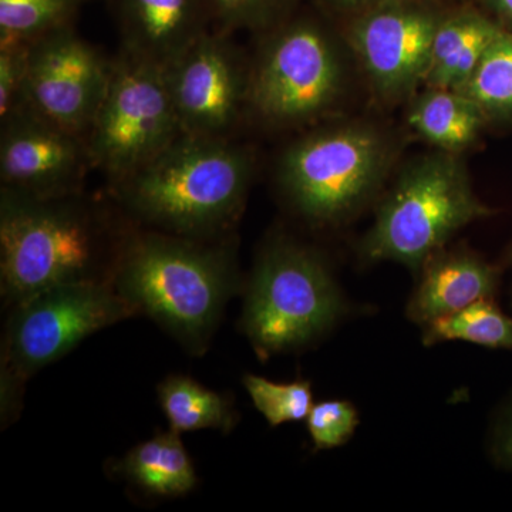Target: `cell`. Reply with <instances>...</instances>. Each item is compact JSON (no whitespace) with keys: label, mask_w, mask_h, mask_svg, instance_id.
<instances>
[{"label":"cell","mask_w":512,"mask_h":512,"mask_svg":"<svg viewBox=\"0 0 512 512\" xmlns=\"http://www.w3.org/2000/svg\"><path fill=\"white\" fill-rule=\"evenodd\" d=\"M252 171L248 148L229 138L183 134L117 188L141 221L167 234L200 239L237 220Z\"/></svg>","instance_id":"cell-1"},{"label":"cell","mask_w":512,"mask_h":512,"mask_svg":"<svg viewBox=\"0 0 512 512\" xmlns=\"http://www.w3.org/2000/svg\"><path fill=\"white\" fill-rule=\"evenodd\" d=\"M234 282L227 252L197 238L157 231L138 235L124 247L114 288L137 312L148 313L188 348L201 352Z\"/></svg>","instance_id":"cell-2"},{"label":"cell","mask_w":512,"mask_h":512,"mask_svg":"<svg viewBox=\"0 0 512 512\" xmlns=\"http://www.w3.org/2000/svg\"><path fill=\"white\" fill-rule=\"evenodd\" d=\"M74 197L35 198L2 188V289L15 305L55 286L96 281L101 231Z\"/></svg>","instance_id":"cell-3"},{"label":"cell","mask_w":512,"mask_h":512,"mask_svg":"<svg viewBox=\"0 0 512 512\" xmlns=\"http://www.w3.org/2000/svg\"><path fill=\"white\" fill-rule=\"evenodd\" d=\"M490 214L474 194L463 163L448 151L430 154L397 178L363 241V255L420 271L461 228Z\"/></svg>","instance_id":"cell-4"},{"label":"cell","mask_w":512,"mask_h":512,"mask_svg":"<svg viewBox=\"0 0 512 512\" xmlns=\"http://www.w3.org/2000/svg\"><path fill=\"white\" fill-rule=\"evenodd\" d=\"M343 301L328 268L292 239H272L259 255L245 303L244 328L269 356L298 348L326 332Z\"/></svg>","instance_id":"cell-5"},{"label":"cell","mask_w":512,"mask_h":512,"mask_svg":"<svg viewBox=\"0 0 512 512\" xmlns=\"http://www.w3.org/2000/svg\"><path fill=\"white\" fill-rule=\"evenodd\" d=\"M389 157V144L375 128H322L286 148L279 184L299 214L328 224L348 217L376 191Z\"/></svg>","instance_id":"cell-6"},{"label":"cell","mask_w":512,"mask_h":512,"mask_svg":"<svg viewBox=\"0 0 512 512\" xmlns=\"http://www.w3.org/2000/svg\"><path fill=\"white\" fill-rule=\"evenodd\" d=\"M181 136L165 67L123 50L86 134L93 167L119 184Z\"/></svg>","instance_id":"cell-7"},{"label":"cell","mask_w":512,"mask_h":512,"mask_svg":"<svg viewBox=\"0 0 512 512\" xmlns=\"http://www.w3.org/2000/svg\"><path fill=\"white\" fill-rule=\"evenodd\" d=\"M266 33L249 69L248 109L279 126L325 113L343 83L342 60L328 30L315 19L288 18Z\"/></svg>","instance_id":"cell-8"},{"label":"cell","mask_w":512,"mask_h":512,"mask_svg":"<svg viewBox=\"0 0 512 512\" xmlns=\"http://www.w3.org/2000/svg\"><path fill=\"white\" fill-rule=\"evenodd\" d=\"M137 313L117 292L99 281L73 282L36 293L16 305L6 336L10 375L25 379L76 348L97 330Z\"/></svg>","instance_id":"cell-9"},{"label":"cell","mask_w":512,"mask_h":512,"mask_svg":"<svg viewBox=\"0 0 512 512\" xmlns=\"http://www.w3.org/2000/svg\"><path fill=\"white\" fill-rule=\"evenodd\" d=\"M111 67L72 25L57 29L30 45L22 106L86 137L106 96Z\"/></svg>","instance_id":"cell-10"},{"label":"cell","mask_w":512,"mask_h":512,"mask_svg":"<svg viewBox=\"0 0 512 512\" xmlns=\"http://www.w3.org/2000/svg\"><path fill=\"white\" fill-rule=\"evenodd\" d=\"M444 15L430 0H383L350 19V45L377 92L400 99L424 83Z\"/></svg>","instance_id":"cell-11"},{"label":"cell","mask_w":512,"mask_h":512,"mask_svg":"<svg viewBox=\"0 0 512 512\" xmlns=\"http://www.w3.org/2000/svg\"><path fill=\"white\" fill-rule=\"evenodd\" d=\"M228 35L210 30L165 67L178 123L187 136L229 138L248 107L249 69Z\"/></svg>","instance_id":"cell-12"},{"label":"cell","mask_w":512,"mask_h":512,"mask_svg":"<svg viewBox=\"0 0 512 512\" xmlns=\"http://www.w3.org/2000/svg\"><path fill=\"white\" fill-rule=\"evenodd\" d=\"M93 167L86 137L56 126L28 107L2 120V188L35 198L77 195Z\"/></svg>","instance_id":"cell-13"},{"label":"cell","mask_w":512,"mask_h":512,"mask_svg":"<svg viewBox=\"0 0 512 512\" xmlns=\"http://www.w3.org/2000/svg\"><path fill=\"white\" fill-rule=\"evenodd\" d=\"M123 50L167 67L210 32L207 0H116Z\"/></svg>","instance_id":"cell-14"},{"label":"cell","mask_w":512,"mask_h":512,"mask_svg":"<svg viewBox=\"0 0 512 512\" xmlns=\"http://www.w3.org/2000/svg\"><path fill=\"white\" fill-rule=\"evenodd\" d=\"M420 272L407 306V316L420 326L481 299H494L500 289L501 269L467 249L441 248L426 259Z\"/></svg>","instance_id":"cell-15"},{"label":"cell","mask_w":512,"mask_h":512,"mask_svg":"<svg viewBox=\"0 0 512 512\" xmlns=\"http://www.w3.org/2000/svg\"><path fill=\"white\" fill-rule=\"evenodd\" d=\"M503 30L500 23L476 9L446 13L434 35L424 83L440 89L463 87Z\"/></svg>","instance_id":"cell-16"},{"label":"cell","mask_w":512,"mask_h":512,"mask_svg":"<svg viewBox=\"0 0 512 512\" xmlns=\"http://www.w3.org/2000/svg\"><path fill=\"white\" fill-rule=\"evenodd\" d=\"M485 113L466 94L453 89L427 87L409 110L410 126L433 146L454 153L477 140Z\"/></svg>","instance_id":"cell-17"},{"label":"cell","mask_w":512,"mask_h":512,"mask_svg":"<svg viewBox=\"0 0 512 512\" xmlns=\"http://www.w3.org/2000/svg\"><path fill=\"white\" fill-rule=\"evenodd\" d=\"M180 434H160L131 448L120 471L141 490L158 497H181L197 485V474Z\"/></svg>","instance_id":"cell-18"},{"label":"cell","mask_w":512,"mask_h":512,"mask_svg":"<svg viewBox=\"0 0 512 512\" xmlns=\"http://www.w3.org/2000/svg\"><path fill=\"white\" fill-rule=\"evenodd\" d=\"M158 399L175 433L204 429L229 430L234 426V413L225 397L191 377H168L158 387Z\"/></svg>","instance_id":"cell-19"},{"label":"cell","mask_w":512,"mask_h":512,"mask_svg":"<svg viewBox=\"0 0 512 512\" xmlns=\"http://www.w3.org/2000/svg\"><path fill=\"white\" fill-rule=\"evenodd\" d=\"M454 340L487 349H512V316L501 311L494 299H481L423 326L426 346Z\"/></svg>","instance_id":"cell-20"},{"label":"cell","mask_w":512,"mask_h":512,"mask_svg":"<svg viewBox=\"0 0 512 512\" xmlns=\"http://www.w3.org/2000/svg\"><path fill=\"white\" fill-rule=\"evenodd\" d=\"M83 0H0V46L30 45L72 25Z\"/></svg>","instance_id":"cell-21"},{"label":"cell","mask_w":512,"mask_h":512,"mask_svg":"<svg viewBox=\"0 0 512 512\" xmlns=\"http://www.w3.org/2000/svg\"><path fill=\"white\" fill-rule=\"evenodd\" d=\"M457 92L476 101L485 116H512V32L503 30Z\"/></svg>","instance_id":"cell-22"},{"label":"cell","mask_w":512,"mask_h":512,"mask_svg":"<svg viewBox=\"0 0 512 512\" xmlns=\"http://www.w3.org/2000/svg\"><path fill=\"white\" fill-rule=\"evenodd\" d=\"M252 403L272 427L308 419L313 407L312 384L308 380L276 383L265 377H244Z\"/></svg>","instance_id":"cell-23"},{"label":"cell","mask_w":512,"mask_h":512,"mask_svg":"<svg viewBox=\"0 0 512 512\" xmlns=\"http://www.w3.org/2000/svg\"><path fill=\"white\" fill-rule=\"evenodd\" d=\"M299 0H207L215 30L269 32L291 18Z\"/></svg>","instance_id":"cell-24"},{"label":"cell","mask_w":512,"mask_h":512,"mask_svg":"<svg viewBox=\"0 0 512 512\" xmlns=\"http://www.w3.org/2000/svg\"><path fill=\"white\" fill-rule=\"evenodd\" d=\"M308 431L315 450H330L352 439L360 419L348 400H325L313 404L308 416Z\"/></svg>","instance_id":"cell-25"},{"label":"cell","mask_w":512,"mask_h":512,"mask_svg":"<svg viewBox=\"0 0 512 512\" xmlns=\"http://www.w3.org/2000/svg\"><path fill=\"white\" fill-rule=\"evenodd\" d=\"M30 45L0 46V120L22 106Z\"/></svg>","instance_id":"cell-26"},{"label":"cell","mask_w":512,"mask_h":512,"mask_svg":"<svg viewBox=\"0 0 512 512\" xmlns=\"http://www.w3.org/2000/svg\"><path fill=\"white\" fill-rule=\"evenodd\" d=\"M488 453L498 466L512 471V396L498 407L491 421Z\"/></svg>","instance_id":"cell-27"},{"label":"cell","mask_w":512,"mask_h":512,"mask_svg":"<svg viewBox=\"0 0 512 512\" xmlns=\"http://www.w3.org/2000/svg\"><path fill=\"white\" fill-rule=\"evenodd\" d=\"M315 2L338 15L350 16L352 19L362 15L366 10L375 8L383 0H315Z\"/></svg>","instance_id":"cell-28"},{"label":"cell","mask_w":512,"mask_h":512,"mask_svg":"<svg viewBox=\"0 0 512 512\" xmlns=\"http://www.w3.org/2000/svg\"><path fill=\"white\" fill-rule=\"evenodd\" d=\"M484 2L500 19V25L512 32V0H484Z\"/></svg>","instance_id":"cell-29"},{"label":"cell","mask_w":512,"mask_h":512,"mask_svg":"<svg viewBox=\"0 0 512 512\" xmlns=\"http://www.w3.org/2000/svg\"><path fill=\"white\" fill-rule=\"evenodd\" d=\"M508 261H510V264L512 266V248H511V251H510V255H508Z\"/></svg>","instance_id":"cell-30"}]
</instances>
